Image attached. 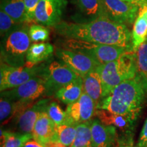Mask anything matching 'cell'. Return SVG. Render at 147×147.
Instances as JSON below:
<instances>
[{"mask_svg":"<svg viewBox=\"0 0 147 147\" xmlns=\"http://www.w3.org/2000/svg\"><path fill=\"white\" fill-rule=\"evenodd\" d=\"M55 29L59 35L66 39L70 38L102 45L119 46L132 51L131 33L127 25L106 17L89 23L61 21Z\"/></svg>","mask_w":147,"mask_h":147,"instance_id":"1","label":"cell"},{"mask_svg":"<svg viewBox=\"0 0 147 147\" xmlns=\"http://www.w3.org/2000/svg\"><path fill=\"white\" fill-rule=\"evenodd\" d=\"M147 94V77L138 72L135 78L117 86L101 101L96 109L108 110L136 121Z\"/></svg>","mask_w":147,"mask_h":147,"instance_id":"2","label":"cell"},{"mask_svg":"<svg viewBox=\"0 0 147 147\" xmlns=\"http://www.w3.org/2000/svg\"><path fill=\"white\" fill-rule=\"evenodd\" d=\"M97 70L102 80L104 99L119 84L137 76L138 67L136 53L127 51L117 59L100 65Z\"/></svg>","mask_w":147,"mask_h":147,"instance_id":"3","label":"cell"},{"mask_svg":"<svg viewBox=\"0 0 147 147\" xmlns=\"http://www.w3.org/2000/svg\"><path fill=\"white\" fill-rule=\"evenodd\" d=\"M29 29L20 28L3 38L1 46V63L20 67L26 63V55L31 46Z\"/></svg>","mask_w":147,"mask_h":147,"instance_id":"4","label":"cell"},{"mask_svg":"<svg viewBox=\"0 0 147 147\" xmlns=\"http://www.w3.org/2000/svg\"><path fill=\"white\" fill-rule=\"evenodd\" d=\"M62 43L64 49L89 55L100 65H104L117 59L125 53L131 51L123 47L102 45L70 38L66 39Z\"/></svg>","mask_w":147,"mask_h":147,"instance_id":"5","label":"cell"},{"mask_svg":"<svg viewBox=\"0 0 147 147\" xmlns=\"http://www.w3.org/2000/svg\"><path fill=\"white\" fill-rule=\"evenodd\" d=\"M46 65H36L33 67H14L1 63L0 91L12 89L21 85L36 76H43Z\"/></svg>","mask_w":147,"mask_h":147,"instance_id":"6","label":"cell"},{"mask_svg":"<svg viewBox=\"0 0 147 147\" xmlns=\"http://www.w3.org/2000/svg\"><path fill=\"white\" fill-rule=\"evenodd\" d=\"M79 77V75L65 63L56 61L51 62L46 65L42 76L45 80V96H55L59 89L74 81Z\"/></svg>","mask_w":147,"mask_h":147,"instance_id":"7","label":"cell"},{"mask_svg":"<svg viewBox=\"0 0 147 147\" xmlns=\"http://www.w3.org/2000/svg\"><path fill=\"white\" fill-rule=\"evenodd\" d=\"M45 78L36 76L14 89L1 92V97L13 102L33 103L42 96H45Z\"/></svg>","mask_w":147,"mask_h":147,"instance_id":"8","label":"cell"},{"mask_svg":"<svg viewBox=\"0 0 147 147\" xmlns=\"http://www.w3.org/2000/svg\"><path fill=\"white\" fill-rule=\"evenodd\" d=\"M104 17L119 23L132 24L135 22L140 7L123 0H100Z\"/></svg>","mask_w":147,"mask_h":147,"instance_id":"9","label":"cell"},{"mask_svg":"<svg viewBox=\"0 0 147 147\" xmlns=\"http://www.w3.org/2000/svg\"><path fill=\"white\" fill-rule=\"evenodd\" d=\"M67 0H40L34 14V21L45 26L56 27L61 22Z\"/></svg>","mask_w":147,"mask_h":147,"instance_id":"10","label":"cell"},{"mask_svg":"<svg viewBox=\"0 0 147 147\" xmlns=\"http://www.w3.org/2000/svg\"><path fill=\"white\" fill-rule=\"evenodd\" d=\"M55 53L61 61L70 67L82 78L101 65L89 55L78 51L57 49Z\"/></svg>","mask_w":147,"mask_h":147,"instance_id":"11","label":"cell"},{"mask_svg":"<svg viewBox=\"0 0 147 147\" xmlns=\"http://www.w3.org/2000/svg\"><path fill=\"white\" fill-rule=\"evenodd\" d=\"M95 110L96 106L94 101L83 91L76 102L67 106L65 110L66 119L64 124L76 125L90 121L95 115Z\"/></svg>","mask_w":147,"mask_h":147,"instance_id":"12","label":"cell"},{"mask_svg":"<svg viewBox=\"0 0 147 147\" xmlns=\"http://www.w3.org/2000/svg\"><path fill=\"white\" fill-rule=\"evenodd\" d=\"M51 99L44 98L37 101L14 119L17 131L22 134L32 133L34 125L38 116L42 112L47 111Z\"/></svg>","mask_w":147,"mask_h":147,"instance_id":"13","label":"cell"},{"mask_svg":"<svg viewBox=\"0 0 147 147\" xmlns=\"http://www.w3.org/2000/svg\"><path fill=\"white\" fill-rule=\"evenodd\" d=\"M95 115L106 125L115 127L117 132V136H121L123 140L125 138L129 139L130 134L134 129L135 121L129 117L116 115L103 109H96Z\"/></svg>","mask_w":147,"mask_h":147,"instance_id":"14","label":"cell"},{"mask_svg":"<svg viewBox=\"0 0 147 147\" xmlns=\"http://www.w3.org/2000/svg\"><path fill=\"white\" fill-rule=\"evenodd\" d=\"M76 12L72 16L74 23H89L104 17L100 0H72Z\"/></svg>","mask_w":147,"mask_h":147,"instance_id":"15","label":"cell"},{"mask_svg":"<svg viewBox=\"0 0 147 147\" xmlns=\"http://www.w3.org/2000/svg\"><path fill=\"white\" fill-rule=\"evenodd\" d=\"M92 147H112L117 140V132L113 126L106 125L99 119L91 121Z\"/></svg>","mask_w":147,"mask_h":147,"instance_id":"16","label":"cell"},{"mask_svg":"<svg viewBox=\"0 0 147 147\" xmlns=\"http://www.w3.org/2000/svg\"><path fill=\"white\" fill-rule=\"evenodd\" d=\"M33 138L40 144L57 141L56 125L49 117L47 111L38 116L32 131Z\"/></svg>","mask_w":147,"mask_h":147,"instance_id":"17","label":"cell"},{"mask_svg":"<svg viewBox=\"0 0 147 147\" xmlns=\"http://www.w3.org/2000/svg\"><path fill=\"white\" fill-rule=\"evenodd\" d=\"M33 103L24 102H13L1 97L0 100V121L1 125L8 123L12 119L32 106Z\"/></svg>","mask_w":147,"mask_h":147,"instance_id":"18","label":"cell"},{"mask_svg":"<svg viewBox=\"0 0 147 147\" xmlns=\"http://www.w3.org/2000/svg\"><path fill=\"white\" fill-rule=\"evenodd\" d=\"M147 40V4L140 7L131 32L132 51L136 53L138 47Z\"/></svg>","mask_w":147,"mask_h":147,"instance_id":"19","label":"cell"},{"mask_svg":"<svg viewBox=\"0 0 147 147\" xmlns=\"http://www.w3.org/2000/svg\"><path fill=\"white\" fill-rule=\"evenodd\" d=\"M54 52V47L49 42H36L31 45L26 55L25 65H38L49 59Z\"/></svg>","mask_w":147,"mask_h":147,"instance_id":"20","label":"cell"},{"mask_svg":"<svg viewBox=\"0 0 147 147\" xmlns=\"http://www.w3.org/2000/svg\"><path fill=\"white\" fill-rule=\"evenodd\" d=\"M83 79V91L93 99L95 106H98L103 99V84L97 69L87 74Z\"/></svg>","mask_w":147,"mask_h":147,"instance_id":"21","label":"cell"},{"mask_svg":"<svg viewBox=\"0 0 147 147\" xmlns=\"http://www.w3.org/2000/svg\"><path fill=\"white\" fill-rule=\"evenodd\" d=\"M83 92V79L79 77L74 81L70 82L59 89L55 93V98L65 104H72L76 102Z\"/></svg>","mask_w":147,"mask_h":147,"instance_id":"22","label":"cell"},{"mask_svg":"<svg viewBox=\"0 0 147 147\" xmlns=\"http://www.w3.org/2000/svg\"><path fill=\"white\" fill-rule=\"evenodd\" d=\"M1 10L8 14L16 23L28 22L24 0H1Z\"/></svg>","mask_w":147,"mask_h":147,"instance_id":"23","label":"cell"},{"mask_svg":"<svg viewBox=\"0 0 147 147\" xmlns=\"http://www.w3.org/2000/svg\"><path fill=\"white\" fill-rule=\"evenodd\" d=\"M32 138V133L22 134L1 129V141L3 144L1 147H24Z\"/></svg>","mask_w":147,"mask_h":147,"instance_id":"24","label":"cell"},{"mask_svg":"<svg viewBox=\"0 0 147 147\" xmlns=\"http://www.w3.org/2000/svg\"><path fill=\"white\" fill-rule=\"evenodd\" d=\"M91 121L76 125V138L69 147H92Z\"/></svg>","mask_w":147,"mask_h":147,"instance_id":"25","label":"cell"},{"mask_svg":"<svg viewBox=\"0 0 147 147\" xmlns=\"http://www.w3.org/2000/svg\"><path fill=\"white\" fill-rule=\"evenodd\" d=\"M76 125L62 124L56 125L57 141L65 146H70L76 136Z\"/></svg>","mask_w":147,"mask_h":147,"instance_id":"26","label":"cell"},{"mask_svg":"<svg viewBox=\"0 0 147 147\" xmlns=\"http://www.w3.org/2000/svg\"><path fill=\"white\" fill-rule=\"evenodd\" d=\"M21 25H22V24L16 23L8 14L3 10L0 11V34L1 38H4L14 30L20 29L18 26Z\"/></svg>","mask_w":147,"mask_h":147,"instance_id":"27","label":"cell"},{"mask_svg":"<svg viewBox=\"0 0 147 147\" xmlns=\"http://www.w3.org/2000/svg\"><path fill=\"white\" fill-rule=\"evenodd\" d=\"M47 113L55 125H60L65 123L66 113L62 110L57 102H51L48 106Z\"/></svg>","mask_w":147,"mask_h":147,"instance_id":"28","label":"cell"},{"mask_svg":"<svg viewBox=\"0 0 147 147\" xmlns=\"http://www.w3.org/2000/svg\"><path fill=\"white\" fill-rule=\"evenodd\" d=\"M29 36L31 41L34 42H45L49 38V31L45 25L33 24L29 29Z\"/></svg>","mask_w":147,"mask_h":147,"instance_id":"29","label":"cell"},{"mask_svg":"<svg viewBox=\"0 0 147 147\" xmlns=\"http://www.w3.org/2000/svg\"><path fill=\"white\" fill-rule=\"evenodd\" d=\"M138 72L147 77V42L142 44L136 51Z\"/></svg>","mask_w":147,"mask_h":147,"instance_id":"30","label":"cell"},{"mask_svg":"<svg viewBox=\"0 0 147 147\" xmlns=\"http://www.w3.org/2000/svg\"><path fill=\"white\" fill-rule=\"evenodd\" d=\"M40 0H24L26 9L27 21H34V14Z\"/></svg>","mask_w":147,"mask_h":147,"instance_id":"31","label":"cell"},{"mask_svg":"<svg viewBox=\"0 0 147 147\" xmlns=\"http://www.w3.org/2000/svg\"><path fill=\"white\" fill-rule=\"evenodd\" d=\"M138 147H147V119L143 126L138 143Z\"/></svg>","mask_w":147,"mask_h":147,"instance_id":"32","label":"cell"},{"mask_svg":"<svg viewBox=\"0 0 147 147\" xmlns=\"http://www.w3.org/2000/svg\"><path fill=\"white\" fill-rule=\"evenodd\" d=\"M24 147H45L44 145L40 144L36 141H29Z\"/></svg>","mask_w":147,"mask_h":147,"instance_id":"33","label":"cell"},{"mask_svg":"<svg viewBox=\"0 0 147 147\" xmlns=\"http://www.w3.org/2000/svg\"><path fill=\"white\" fill-rule=\"evenodd\" d=\"M123 1H126V2L134 3V4H136L138 5V6L140 8V7H142L143 5H144V3L143 2L142 0H123Z\"/></svg>","mask_w":147,"mask_h":147,"instance_id":"34","label":"cell"},{"mask_svg":"<svg viewBox=\"0 0 147 147\" xmlns=\"http://www.w3.org/2000/svg\"><path fill=\"white\" fill-rule=\"evenodd\" d=\"M119 147H138V146H130V145H123V146H121Z\"/></svg>","mask_w":147,"mask_h":147,"instance_id":"35","label":"cell"},{"mask_svg":"<svg viewBox=\"0 0 147 147\" xmlns=\"http://www.w3.org/2000/svg\"><path fill=\"white\" fill-rule=\"evenodd\" d=\"M142 1H143V2H144V5L147 4V0H142Z\"/></svg>","mask_w":147,"mask_h":147,"instance_id":"36","label":"cell"}]
</instances>
